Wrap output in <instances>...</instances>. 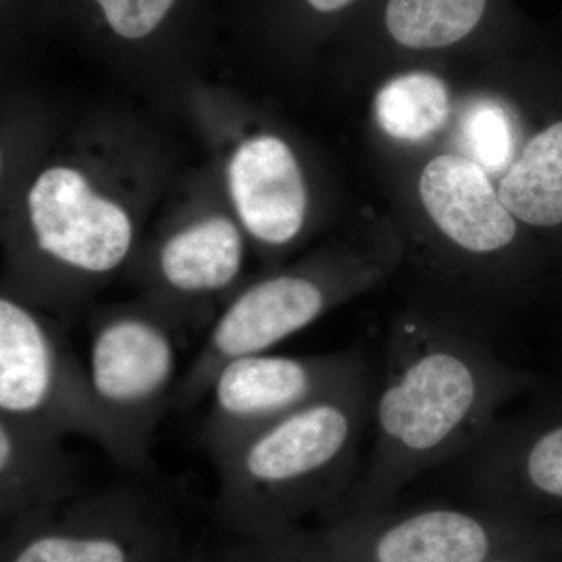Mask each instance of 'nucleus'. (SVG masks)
<instances>
[{"instance_id":"16","label":"nucleus","mask_w":562,"mask_h":562,"mask_svg":"<svg viewBox=\"0 0 562 562\" xmlns=\"http://www.w3.org/2000/svg\"><path fill=\"white\" fill-rule=\"evenodd\" d=\"M498 198L525 224H562V122L530 140L503 179Z\"/></svg>"},{"instance_id":"19","label":"nucleus","mask_w":562,"mask_h":562,"mask_svg":"<svg viewBox=\"0 0 562 562\" xmlns=\"http://www.w3.org/2000/svg\"><path fill=\"white\" fill-rule=\"evenodd\" d=\"M462 136L476 165L498 172L512 161L514 154L513 125L498 103H475L465 113Z\"/></svg>"},{"instance_id":"8","label":"nucleus","mask_w":562,"mask_h":562,"mask_svg":"<svg viewBox=\"0 0 562 562\" xmlns=\"http://www.w3.org/2000/svg\"><path fill=\"white\" fill-rule=\"evenodd\" d=\"M452 465L462 502L561 524L562 402L542 401L502 414L482 441Z\"/></svg>"},{"instance_id":"12","label":"nucleus","mask_w":562,"mask_h":562,"mask_svg":"<svg viewBox=\"0 0 562 562\" xmlns=\"http://www.w3.org/2000/svg\"><path fill=\"white\" fill-rule=\"evenodd\" d=\"M228 180L244 227L257 241L280 249L297 238L305 221V184L283 140L247 139L233 155Z\"/></svg>"},{"instance_id":"14","label":"nucleus","mask_w":562,"mask_h":562,"mask_svg":"<svg viewBox=\"0 0 562 562\" xmlns=\"http://www.w3.org/2000/svg\"><path fill=\"white\" fill-rule=\"evenodd\" d=\"M243 262L241 232L227 217L214 216L169 236L158 249L157 273L180 297H210L235 283Z\"/></svg>"},{"instance_id":"10","label":"nucleus","mask_w":562,"mask_h":562,"mask_svg":"<svg viewBox=\"0 0 562 562\" xmlns=\"http://www.w3.org/2000/svg\"><path fill=\"white\" fill-rule=\"evenodd\" d=\"M29 210L36 250L68 277L106 276L131 254L127 213L92 191L74 169L41 173L29 194Z\"/></svg>"},{"instance_id":"7","label":"nucleus","mask_w":562,"mask_h":562,"mask_svg":"<svg viewBox=\"0 0 562 562\" xmlns=\"http://www.w3.org/2000/svg\"><path fill=\"white\" fill-rule=\"evenodd\" d=\"M371 373L364 351L344 349L308 357L249 355L228 362L211 384L202 442L211 460L232 452L255 432L344 390Z\"/></svg>"},{"instance_id":"17","label":"nucleus","mask_w":562,"mask_h":562,"mask_svg":"<svg viewBox=\"0 0 562 562\" xmlns=\"http://www.w3.org/2000/svg\"><path fill=\"white\" fill-rule=\"evenodd\" d=\"M375 111L387 135L405 140L425 139L449 120V91L431 74H405L380 90Z\"/></svg>"},{"instance_id":"21","label":"nucleus","mask_w":562,"mask_h":562,"mask_svg":"<svg viewBox=\"0 0 562 562\" xmlns=\"http://www.w3.org/2000/svg\"><path fill=\"white\" fill-rule=\"evenodd\" d=\"M183 562H211L209 554H206L205 550L202 549V547H198V549L194 550L190 554V557L187 558Z\"/></svg>"},{"instance_id":"6","label":"nucleus","mask_w":562,"mask_h":562,"mask_svg":"<svg viewBox=\"0 0 562 562\" xmlns=\"http://www.w3.org/2000/svg\"><path fill=\"white\" fill-rule=\"evenodd\" d=\"M0 417L63 439L83 436L113 457L88 366L60 333L10 295L0 301Z\"/></svg>"},{"instance_id":"2","label":"nucleus","mask_w":562,"mask_h":562,"mask_svg":"<svg viewBox=\"0 0 562 562\" xmlns=\"http://www.w3.org/2000/svg\"><path fill=\"white\" fill-rule=\"evenodd\" d=\"M372 372L255 432L214 460V519L232 550L255 552L330 516L357 482L372 417Z\"/></svg>"},{"instance_id":"1","label":"nucleus","mask_w":562,"mask_h":562,"mask_svg":"<svg viewBox=\"0 0 562 562\" xmlns=\"http://www.w3.org/2000/svg\"><path fill=\"white\" fill-rule=\"evenodd\" d=\"M538 384L491 344L424 317L397 322L373 395L372 452L319 524L394 506L414 480L471 452L503 409Z\"/></svg>"},{"instance_id":"5","label":"nucleus","mask_w":562,"mask_h":562,"mask_svg":"<svg viewBox=\"0 0 562 562\" xmlns=\"http://www.w3.org/2000/svg\"><path fill=\"white\" fill-rule=\"evenodd\" d=\"M177 349L169 321L139 312L111 314L91 335L92 392L113 438L116 464L149 468L155 431L176 395Z\"/></svg>"},{"instance_id":"4","label":"nucleus","mask_w":562,"mask_h":562,"mask_svg":"<svg viewBox=\"0 0 562 562\" xmlns=\"http://www.w3.org/2000/svg\"><path fill=\"white\" fill-rule=\"evenodd\" d=\"M2 528V562H183L195 550L165 506L124 484Z\"/></svg>"},{"instance_id":"11","label":"nucleus","mask_w":562,"mask_h":562,"mask_svg":"<svg viewBox=\"0 0 562 562\" xmlns=\"http://www.w3.org/2000/svg\"><path fill=\"white\" fill-rule=\"evenodd\" d=\"M420 198L439 232L471 257H494L516 241L513 214L475 161L436 157L422 172Z\"/></svg>"},{"instance_id":"3","label":"nucleus","mask_w":562,"mask_h":562,"mask_svg":"<svg viewBox=\"0 0 562 562\" xmlns=\"http://www.w3.org/2000/svg\"><path fill=\"white\" fill-rule=\"evenodd\" d=\"M560 524L536 522L472 503L432 502L338 517L255 550L243 562H484Z\"/></svg>"},{"instance_id":"20","label":"nucleus","mask_w":562,"mask_h":562,"mask_svg":"<svg viewBox=\"0 0 562 562\" xmlns=\"http://www.w3.org/2000/svg\"><path fill=\"white\" fill-rule=\"evenodd\" d=\"M484 562H562V525L509 547Z\"/></svg>"},{"instance_id":"18","label":"nucleus","mask_w":562,"mask_h":562,"mask_svg":"<svg viewBox=\"0 0 562 562\" xmlns=\"http://www.w3.org/2000/svg\"><path fill=\"white\" fill-rule=\"evenodd\" d=\"M183 0H91L103 27L122 43H146L171 22Z\"/></svg>"},{"instance_id":"15","label":"nucleus","mask_w":562,"mask_h":562,"mask_svg":"<svg viewBox=\"0 0 562 562\" xmlns=\"http://www.w3.org/2000/svg\"><path fill=\"white\" fill-rule=\"evenodd\" d=\"M492 0H383L380 24L402 49L457 46L482 29Z\"/></svg>"},{"instance_id":"22","label":"nucleus","mask_w":562,"mask_h":562,"mask_svg":"<svg viewBox=\"0 0 562 562\" xmlns=\"http://www.w3.org/2000/svg\"><path fill=\"white\" fill-rule=\"evenodd\" d=\"M221 562H243V561H239L238 558H235V557H233V554L227 552L224 554V558H222Z\"/></svg>"},{"instance_id":"13","label":"nucleus","mask_w":562,"mask_h":562,"mask_svg":"<svg viewBox=\"0 0 562 562\" xmlns=\"http://www.w3.org/2000/svg\"><path fill=\"white\" fill-rule=\"evenodd\" d=\"M65 439L0 417L2 527L83 494L80 462Z\"/></svg>"},{"instance_id":"9","label":"nucleus","mask_w":562,"mask_h":562,"mask_svg":"<svg viewBox=\"0 0 562 562\" xmlns=\"http://www.w3.org/2000/svg\"><path fill=\"white\" fill-rule=\"evenodd\" d=\"M333 299L330 284L313 272L279 273L251 284L222 313L177 384L173 406L190 409L198 405L224 366L271 350L312 325Z\"/></svg>"}]
</instances>
